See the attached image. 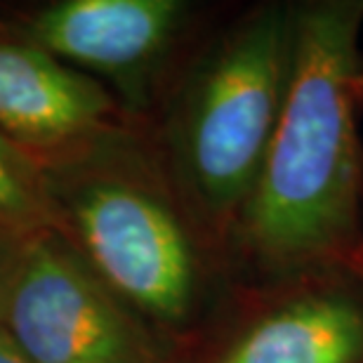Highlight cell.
<instances>
[{
  "instance_id": "6da1fadb",
  "label": "cell",
  "mask_w": 363,
  "mask_h": 363,
  "mask_svg": "<svg viewBox=\"0 0 363 363\" xmlns=\"http://www.w3.org/2000/svg\"><path fill=\"white\" fill-rule=\"evenodd\" d=\"M361 17V3L295 12L286 99L248 201L250 236L269 257L321 255L357 217Z\"/></svg>"
},
{
  "instance_id": "7a4b0ae2",
  "label": "cell",
  "mask_w": 363,
  "mask_h": 363,
  "mask_svg": "<svg viewBox=\"0 0 363 363\" xmlns=\"http://www.w3.org/2000/svg\"><path fill=\"white\" fill-rule=\"evenodd\" d=\"M295 12L264 10L217 55L184 123V161L213 208L250 199L279 123Z\"/></svg>"
},
{
  "instance_id": "3957f363",
  "label": "cell",
  "mask_w": 363,
  "mask_h": 363,
  "mask_svg": "<svg viewBox=\"0 0 363 363\" xmlns=\"http://www.w3.org/2000/svg\"><path fill=\"white\" fill-rule=\"evenodd\" d=\"M3 328L31 363H158L111 288L55 229L28 241Z\"/></svg>"
},
{
  "instance_id": "277c9868",
  "label": "cell",
  "mask_w": 363,
  "mask_h": 363,
  "mask_svg": "<svg viewBox=\"0 0 363 363\" xmlns=\"http://www.w3.org/2000/svg\"><path fill=\"white\" fill-rule=\"evenodd\" d=\"M67 215L92 269L108 288L161 321L191 307L196 269L184 229L161 201L125 182H88Z\"/></svg>"
},
{
  "instance_id": "5b68a950",
  "label": "cell",
  "mask_w": 363,
  "mask_h": 363,
  "mask_svg": "<svg viewBox=\"0 0 363 363\" xmlns=\"http://www.w3.org/2000/svg\"><path fill=\"white\" fill-rule=\"evenodd\" d=\"M111 99L97 83L31 40L0 35V133L31 151H57L104 128Z\"/></svg>"
},
{
  "instance_id": "8992f818",
  "label": "cell",
  "mask_w": 363,
  "mask_h": 363,
  "mask_svg": "<svg viewBox=\"0 0 363 363\" xmlns=\"http://www.w3.org/2000/svg\"><path fill=\"white\" fill-rule=\"evenodd\" d=\"M182 12L175 0H64L35 12L24 35L69 67L130 76L165 48Z\"/></svg>"
},
{
  "instance_id": "52a82bcc",
  "label": "cell",
  "mask_w": 363,
  "mask_h": 363,
  "mask_svg": "<svg viewBox=\"0 0 363 363\" xmlns=\"http://www.w3.org/2000/svg\"><path fill=\"white\" fill-rule=\"evenodd\" d=\"M363 314L342 297H309L274 311L217 363H359Z\"/></svg>"
},
{
  "instance_id": "ba28073f",
  "label": "cell",
  "mask_w": 363,
  "mask_h": 363,
  "mask_svg": "<svg viewBox=\"0 0 363 363\" xmlns=\"http://www.w3.org/2000/svg\"><path fill=\"white\" fill-rule=\"evenodd\" d=\"M60 208L38 156L0 133V224L35 234L55 229Z\"/></svg>"
},
{
  "instance_id": "9c48e42d",
  "label": "cell",
  "mask_w": 363,
  "mask_h": 363,
  "mask_svg": "<svg viewBox=\"0 0 363 363\" xmlns=\"http://www.w3.org/2000/svg\"><path fill=\"white\" fill-rule=\"evenodd\" d=\"M38 234V231H35ZM33 234L12 229L7 224H0V325H3L7 302H10V293L17 281L21 259H24L26 245L31 241Z\"/></svg>"
},
{
  "instance_id": "30bf717a",
  "label": "cell",
  "mask_w": 363,
  "mask_h": 363,
  "mask_svg": "<svg viewBox=\"0 0 363 363\" xmlns=\"http://www.w3.org/2000/svg\"><path fill=\"white\" fill-rule=\"evenodd\" d=\"M0 363H31L3 325H0Z\"/></svg>"
}]
</instances>
